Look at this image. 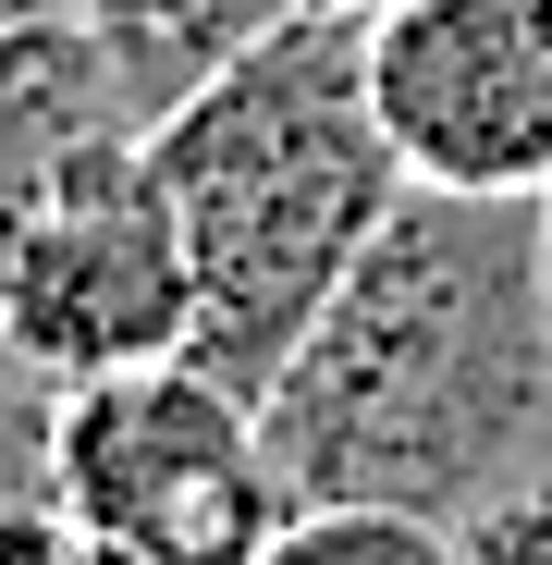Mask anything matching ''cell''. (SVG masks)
Masks as SVG:
<instances>
[{"instance_id": "1", "label": "cell", "mask_w": 552, "mask_h": 565, "mask_svg": "<svg viewBox=\"0 0 552 565\" xmlns=\"http://www.w3.org/2000/svg\"><path fill=\"white\" fill-rule=\"evenodd\" d=\"M295 504H405L467 529L552 467V282L540 198L405 184L344 296L258 394Z\"/></svg>"}, {"instance_id": "2", "label": "cell", "mask_w": 552, "mask_h": 565, "mask_svg": "<svg viewBox=\"0 0 552 565\" xmlns=\"http://www.w3.org/2000/svg\"><path fill=\"white\" fill-rule=\"evenodd\" d=\"M148 160L184 210L197 258V369L234 394H270L307 320L344 296V270L405 198V148L368 99V13H283L246 62H221L184 111L148 124Z\"/></svg>"}, {"instance_id": "3", "label": "cell", "mask_w": 552, "mask_h": 565, "mask_svg": "<svg viewBox=\"0 0 552 565\" xmlns=\"http://www.w3.org/2000/svg\"><path fill=\"white\" fill-rule=\"evenodd\" d=\"M0 320L50 394L197 344V258L148 160V124H99L37 160L0 210Z\"/></svg>"}, {"instance_id": "4", "label": "cell", "mask_w": 552, "mask_h": 565, "mask_svg": "<svg viewBox=\"0 0 552 565\" xmlns=\"http://www.w3.org/2000/svg\"><path fill=\"white\" fill-rule=\"evenodd\" d=\"M50 504L148 565H258L295 516V480L270 455L258 394L197 356H148L74 382L50 418Z\"/></svg>"}, {"instance_id": "5", "label": "cell", "mask_w": 552, "mask_h": 565, "mask_svg": "<svg viewBox=\"0 0 552 565\" xmlns=\"http://www.w3.org/2000/svg\"><path fill=\"white\" fill-rule=\"evenodd\" d=\"M368 99L418 184L552 198V0H393L368 13Z\"/></svg>"}, {"instance_id": "6", "label": "cell", "mask_w": 552, "mask_h": 565, "mask_svg": "<svg viewBox=\"0 0 552 565\" xmlns=\"http://www.w3.org/2000/svg\"><path fill=\"white\" fill-rule=\"evenodd\" d=\"M99 124H136V111H123L111 62L86 50L74 13H37V25L0 38V210H13V184L37 160H62L74 136H99ZM50 418H62V394L25 369L13 320H0V516L50 504Z\"/></svg>"}, {"instance_id": "7", "label": "cell", "mask_w": 552, "mask_h": 565, "mask_svg": "<svg viewBox=\"0 0 552 565\" xmlns=\"http://www.w3.org/2000/svg\"><path fill=\"white\" fill-rule=\"evenodd\" d=\"M283 13H307V0H74V25H86V50L111 62V86H123L136 124L184 111L221 62H246Z\"/></svg>"}, {"instance_id": "8", "label": "cell", "mask_w": 552, "mask_h": 565, "mask_svg": "<svg viewBox=\"0 0 552 565\" xmlns=\"http://www.w3.org/2000/svg\"><path fill=\"white\" fill-rule=\"evenodd\" d=\"M258 565H467V541L405 504H295Z\"/></svg>"}, {"instance_id": "9", "label": "cell", "mask_w": 552, "mask_h": 565, "mask_svg": "<svg viewBox=\"0 0 552 565\" xmlns=\"http://www.w3.org/2000/svg\"><path fill=\"white\" fill-rule=\"evenodd\" d=\"M454 541H467V565H552V467H540V480H516L504 504H479Z\"/></svg>"}, {"instance_id": "10", "label": "cell", "mask_w": 552, "mask_h": 565, "mask_svg": "<svg viewBox=\"0 0 552 565\" xmlns=\"http://www.w3.org/2000/svg\"><path fill=\"white\" fill-rule=\"evenodd\" d=\"M0 565H148V553H123V541H99V529H74L62 504H25V516H0Z\"/></svg>"}, {"instance_id": "11", "label": "cell", "mask_w": 552, "mask_h": 565, "mask_svg": "<svg viewBox=\"0 0 552 565\" xmlns=\"http://www.w3.org/2000/svg\"><path fill=\"white\" fill-rule=\"evenodd\" d=\"M37 13H74V0H0V38H13V25H37Z\"/></svg>"}, {"instance_id": "12", "label": "cell", "mask_w": 552, "mask_h": 565, "mask_svg": "<svg viewBox=\"0 0 552 565\" xmlns=\"http://www.w3.org/2000/svg\"><path fill=\"white\" fill-rule=\"evenodd\" d=\"M540 282H552V198H540Z\"/></svg>"}, {"instance_id": "13", "label": "cell", "mask_w": 552, "mask_h": 565, "mask_svg": "<svg viewBox=\"0 0 552 565\" xmlns=\"http://www.w3.org/2000/svg\"><path fill=\"white\" fill-rule=\"evenodd\" d=\"M320 13H393V0H320Z\"/></svg>"}]
</instances>
